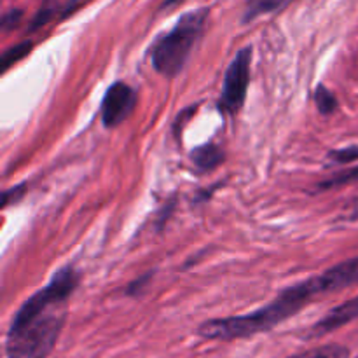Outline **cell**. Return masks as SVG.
Returning <instances> with one entry per match:
<instances>
[{"instance_id":"obj_1","label":"cell","mask_w":358,"mask_h":358,"mask_svg":"<svg viewBox=\"0 0 358 358\" xmlns=\"http://www.w3.org/2000/svg\"><path fill=\"white\" fill-rule=\"evenodd\" d=\"M79 283L80 273L66 264L17 308L6 334V358L51 355L66 324L69 301Z\"/></svg>"},{"instance_id":"obj_2","label":"cell","mask_w":358,"mask_h":358,"mask_svg":"<svg viewBox=\"0 0 358 358\" xmlns=\"http://www.w3.org/2000/svg\"><path fill=\"white\" fill-rule=\"evenodd\" d=\"M327 292H331V289L322 273L313 278L287 287L271 303L252 313L203 322L196 329V334L206 341H234V339H247L252 336L264 334L299 313L315 297Z\"/></svg>"},{"instance_id":"obj_3","label":"cell","mask_w":358,"mask_h":358,"mask_svg":"<svg viewBox=\"0 0 358 358\" xmlns=\"http://www.w3.org/2000/svg\"><path fill=\"white\" fill-rule=\"evenodd\" d=\"M210 9L199 7L182 14L177 23L161 35L150 49L152 66L159 76L175 79L187 65L192 51L203 37L208 23Z\"/></svg>"},{"instance_id":"obj_4","label":"cell","mask_w":358,"mask_h":358,"mask_svg":"<svg viewBox=\"0 0 358 358\" xmlns=\"http://www.w3.org/2000/svg\"><path fill=\"white\" fill-rule=\"evenodd\" d=\"M250 63L252 48H243L234 55L224 76L222 94H220L219 108L226 115H236L247 100L248 86H250Z\"/></svg>"},{"instance_id":"obj_5","label":"cell","mask_w":358,"mask_h":358,"mask_svg":"<svg viewBox=\"0 0 358 358\" xmlns=\"http://www.w3.org/2000/svg\"><path fill=\"white\" fill-rule=\"evenodd\" d=\"M136 91L124 80H117L112 84L101 100V122L107 129L121 126L136 107Z\"/></svg>"},{"instance_id":"obj_6","label":"cell","mask_w":358,"mask_h":358,"mask_svg":"<svg viewBox=\"0 0 358 358\" xmlns=\"http://www.w3.org/2000/svg\"><path fill=\"white\" fill-rule=\"evenodd\" d=\"M358 320V296L353 297V299L345 301L339 306L332 308L329 313H325L324 317L318 322H315L310 329L304 334V339H320L324 336L332 334L338 329L345 327V325L352 324V322Z\"/></svg>"},{"instance_id":"obj_7","label":"cell","mask_w":358,"mask_h":358,"mask_svg":"<svg viewBox=\"0 0 358 358\" xmlns=\"http://www.w3.org/2000/svg\"><path fill=\"white\" fill-rule=\"evenodd\" d=\"M224 159H226V154L215 143H205V145H199L196 149H192L191 152L192 164L196 166V170L203 171V173L219 168Z\"/></svg>"},{"instance_id":"obj_8","label":"cell","mask_w":358,"mask_h":358,"mask_svg":"<svg viewBox=\"0 0 358 358\" xmlns=\"http://www.w3.org/2000/svg\"><path fill=\"white\" fill-rule=\"evenodd\" d=\"M289 0H247L245 3L243 16H241V23L247 24L250 21L257 20L262 14L275 13V10L282 9Z\"/></svg>"},{"instance_id":"obj_9","label":"cell","mask_w":358,"mask_h":358,"mask_svg":"<svg viewBox=\"0 0 358 358\" xmlns=\"http://www.w3.org/2000/svg\"><path fill=\"white\" fill-rule=\"evenodd\" d=\"M289 358H352V352H350V348L338 345V343H329V345H322L317 348L290 355Z\"/></svg>"},{"instance_id":"obj_10","label":"cell","mask_w":358,"mask_h":358,"mask_svg":"<svg viewBox=\"0 0 358 358\" xmlns=\"http://www.w3.org/2000/svg\"><path fill=\"white\" fill-rule=\"evenodd\" d=\"M357 180H358V166H350V168H346V170L334 173L331 178H327V180L320 182V184L315 187V191L317 192L331 191V189L343 187V185L353 184V182H357Z\"/></svg>"},{"instance_id":"obj_11","label":"cell","mask_w":358,"mask_h":358,"mask_svg":"<svg viewBox=\"0 0 358 358\" xmlns=\"http://www.w3.org/2000/svg\"><path fill=\"white\" fill-rule=\"evenodd\" d=\"M34 42L31 41H23L20 44L13 45V48L6 49L2 52V59H0V66H2V72L6 73L10 66H14V63L21 62L23 58H27L30 55V51L34 49Z\"/></svg>"},{"instance_id":"obj_12","label":"cell","mask_w":358,"mask_h":358,"mask_svg":"<svg viewBox=\"0 0 358 358\" xmlns=\"http://www.w3.org/2000/svg\"><path fill=\"white\" fill-rule=\"evenodd\" d=\"M315 103H317L318 112L324 115L334 114L339 107L338 98H336L334 93L329 91L327 86H324V84L317 86V90H315Z\"/></svg>"},{"instance_id":"obj_13","label":"cell","mask_w":358,"mask_h":358,"mask_svg":"<svg viewBox=\"0 0 358 358\" xmlns=\"http://www.w3.org/2000/svg\"><path fill=\"white\" fill-rule=\"evenodd\" d=\"M56 10H58V6L55 2H48L37 10V14L34 16V20L30 21V27H28V31H35L38 28H42L44 24H48L49 21L55 17Z\"/></svg>"},{"instance_id":"obj_14","label":"cell","mask_w":358,"mask_h":358,"mask_svg":"<svg viewBox=\"0 0 358 358\" xmlns=\"http://www.w3.org/2000/svg\"><path fill=\"white\" fill-rule=\"evenodd\" d=\"M329 159L338 164H350L358 161V145L345 147V149H336L329 152Z\"/></svg>"},{"instance_id":"obj_15","label":"cell","mask_w":358,"mask_h":358,"mask_svg":"<svg viewBox=\"0 0 358 358\" xmlns=\"http://www.w3.org/2000/svg\"><path fill=\"white\" fill-rule=\"evenodd\" d=\"M152 275H154V271H149V273H145V275H142V276H138V278L133 280V282L124 289L126 296H129V297L142 296V294L145 292L147 287L150 285V282H152Z\"/></svg>"},{"instance_id":"obj_16","label":"cell","mask_w":358,"mask_h":358,"mask_svg":"<svg viewBox=\"0 0 358 358\" xmlns=\"http://www.w3.org/2000/svg\"><path fill=\"white\" fill-rule=\"evenodd\" d=\"M24 191H27V184H20L16 185V187L6 189L2 196V208H7V206H10L13 203L20 201L24 196Z\"/></svg>"},{"instance_id":"obj_17","label":"cell","mask_w":358,"mask_h":358,"mask_svg":"<svg viewBox=\"0 0 358 358\" xmlns=\"http://www.w3.org/2000/svg\"><path fill=\"white\" fill-rule=\"evenodd\" d=\"M21 17H23V10L21 9L7 10L2 17V30L7 31V30H13V28H16L17 24H20Z\"/></svg>"},{"instance_id":"obj_18","label":"cell","mask_w":358,"mask_h":358,"mask_svg":"<svg viewBox=\"0 0 358 358\" xmlns=\"http://www.w3.org/2000/svg\"><path fill=\"white\" fill-rule=\"evenodd\" d=\"M175 206H177V198H175V196H173V198H171L170 201H168L166 205L163 206V208H161L159 215H157V219H156L157 231H161L164 226H166L168 219H170V217H171V212H173V210H175Z\"/></svg>"},{"instance_id":"obj_19","label":"cell","mask_w":358,"mask_h":358,"mask_svg":"<svg viewBox=\"0 0 358 358\" xmlns=\"http://www.w3.org/2000/svg\"><path fill=\"white\" fill-rule=\"evenodd\" d=\"M217 187H219V184H217L215 187H212V189L208 187V189H203V191L196 192V198H194L196 205H199V203H206V201H208V199L213 196V189H217Z\"/></svg>"},{"instance_id":"obj_20","label":"cell","mask_w":358,"mask_h":358,"mask_svg":"<svg viewBox=\"0 0 358 358\" xmlns=\"http://www.w3.org/2000/svg\"><path fill=\"white\" fill-rule=\"evenodd\" d=\"M346 220H358V198L350 206L348 213H346Z\"/></svg>"},{"instance_id":"obj_21","label":"cell","mask_w":358,"mask_h":358,"mask_svg":"<svg viewBox=\"0 0 358 358\" xmlns=\"http://www.w3.org/2000/svg\"><path fill=\"white\" fill-rule=\"evenodd\" d=\"M182 2H184V0H164V2L161 3V9H170V7L178 6V3Z\"/></svg>"}]
</instances>
